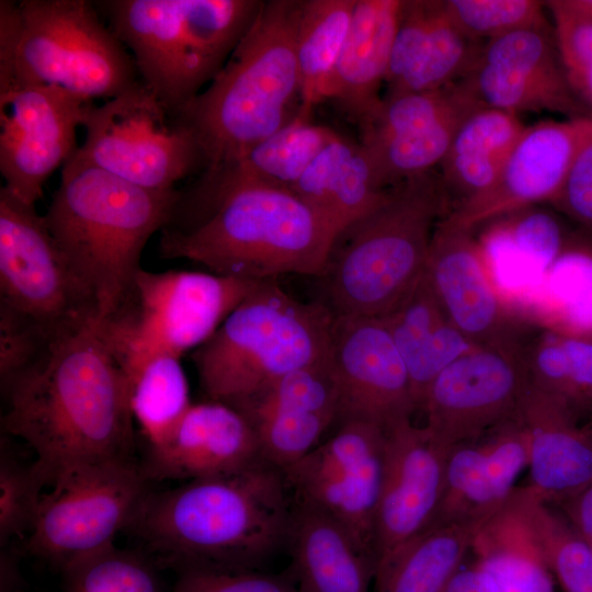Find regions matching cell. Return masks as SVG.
Listing matches in <instances>:
<instances>
[{
	"label": "cell",
	"mask_w": 592,
	"mask_h": 592,
	"mask_svg": "<svg viewBox=\"0 0 592 592\" xmlns=\"http://www.w3.org/2000/svg\"><path fill=\"white\" fill-rule=\"evenodd\" d=\"M98 320L58 341L38 364L1 388L2 428L32 448L43 490L81 466L133 462L128 385Z\"/></svg>",
	"instance_id": "1"
},
{
	"label": "cell",
	"mask_w": 592,
	"mask_h": 592,
	"mask_svg": "<svg viewBox=\"0 0 592 592\" xmlns=\"http://www.w3.org/2000/svg\"><path fill=\"white\" fill-rule=\"evenodd\" d=\"M160 234L163 259L251 281L289 273L320 277L338 235L289 190L208 171L179 190Z\"/></svg>",
	"instance_id": "2"
},
{
	"label": "cell",
	"mask_w": 592,
	"mask_h": 592,
	"mask_svg": "<svg viewBox=\"0 0 592 592\" xmlns=\"http://www.w3.org/2000/svg\"><path fill=\"white\" fill-rule=\"evenodd\" d=\"M287 490L283 471L262 460L235 474L149 489L125 531L159 569L259 570L286 546Z\"/></svg>",
	"instance_id": "3"
},
{
	"label": "cell",
	"mask_w": 592,
	"mask_h": 592,
	"mask_svg": "<svg viewBox=\"0 0 592 592\" xmlns=\"http://www.w3.org/2000/svg\"><path fill=\"white\" fill-rule=\"evenodd\" d=\"M299 3L262 1L220 72L174 117L195 138L203 171L232 163L297 114Z\"/></svg>",
	"instance_id": "4"
},
{
	"label": "cell",
	"mask_w": 592,
	"mask_h": 592,
	"mask_svg": "<svg viewBox=\"0 0 592 592\" xmlns=\"http://www.w3.org/2000/svg\"><path fill=\"white\" fill-rule=\"evenodd\" d=\"M179 190L144 189L73 152L44 215L70 265L93 295L99 320L133 287L150 237L168 223Z\"/></svg>",
	"instance_id": "5"
},
{
	"label": "cell",
	"mask_w": 592,
	"mask_h": 592,
	"mask_svg": "<svg viewBox=\"0 0 592 592\" xmlns=\"http://www.w3.org/2000/svg\"><path fill=\"white\" fill-rule=\"evenodd\" d=\"M448 206L440 174L429 171L386 197L334 238L319 277L335 316L384 317L424 274L431 240Z\"/></svg>",
	"instance_id": "6"
},
{
	"label": "cell",
	"mask_w": 592,
	"mask_h": 592,
	"mask_svg": "<svg viewBox=\"0 0 592 592\" xmlns=\"http://www.w3.org/2000/svg\"><path fill=\"white\" fill-rule=\"evenodd\" d=\"M139 82L132 55L94 2L0 1V91L46 86L92 102Z\"/></svg>",
	"instance_id": "7"
},
{
	"label": "cell",
	"mask_w": 592,
	"mask_h": 592,
	"mask_svg": "<svg viewBox=\"0 0 592 592\" xmlns=\"http://www.w3.org/2000/svg\"><path fill=\"white\" fill-rule=\"evenodd\" d=\"M132 55L139 80L177 117L224 68L258 0L95 1Z\"/></svg>",
	"instance_id": "8"
},
{
	"label": "cell",
	"mask_w": 592,
	"mask_h": 592,
	"mask_svg": "<svg viewBox=\"0 0 592 592\" xmlns=\"http://www.w3.org/2000/svg\"><path fill=\"white\" fill-rule=\"evenodd\" d=\"M333 319L323 303L293 298L276 278L260 281L192 353L203 392L236 408L281 376L326 358Z\"/></svg>",
	"instance_id": "9"
},
{
	"label": "cell",
	"mask_w": 592,
	"mask_h": 592,
	"mask_svg": "<svg viewBox=\"0 0 592 592\" xmlns=\"http://www.w3.org/2000/svg\"><path fill=\"white\" fill-rule=\"evenodd\" d=\"M260 281L141 269L99 330L124 373L159 354L182 357L207 342Z\"/></svg>",
	"instance_id": "10"
},
{
	"label": "cell",
	"mask_w": 592,
	"mask_h": 592,
	"mask_svg": "<svg viewBox=\"0 0 592 592\" xmlns=\"http://www.w3.org/2000/svg\"><path fill=\"white\" fill-rule=\"evenodd\" d=\"M0 311L56 343L99 319L98 304L54 239L45 216L0 189Z\"/></svg>",
	"instance_id": "11"
},
{
	"label": "cell",
	"mask_w": 592,
	"mask_h": 592,
	"mask_svg": "<svg viewBox=\"0 0 592 592\" xmlns=\"http://www.w3.org/2000/svg\"><path fill=\"white\" fill-rule=\"evenodd\" d=\"M149 480L134 462L81 466L55 479L41 494L25 549L62 572L114 546Z\"/></svg>",
	"instance_id": "12"
},
{
	"label": "cell",
	"mask_w": 592,
	"mask_h": 592,
	"mask_svg": "<svg viewBox=\"0 0 592 592\" xmlns=\"http://www.w3.org/2000/svg\"><path fill=\"white\" fill-rule=\"evenodd\" d=\"M83 143L75 153L129 183L174 191L179 181L204 169L198 145L140 81L130 90L86 106Z\"/></svg>",
	"instance_id": "13"
},
{
	"label": "cell",
	"mask_w": 592,
	"mask_h": 592,
	"mask_svg": "<svg viewBox=\"0 0 592 592\" xmlns=\"http://www.w3.org/2000/svg\"><path fill=\"white\" fill-rule=\"evenodd\" d=\"M385 455L384 429L363 420H345L329 439L283 470L295 500L338 521L374 560V522Z\"/></svg>",
	"instance_id": "14"
},
{
	"label": "cell",
	"mask_w": 592,
	"mask_h": 592,
	"mask_svg": "<svg viewBox=\"0 0 592 592\" xmlns=\"http://www.w3.org/2000/svg\"><path fill=\"white\" fill-rule=\"evenodd\" d=\"M527 390L519 351L478 348L434 378L419 411L430 432L452 447L520 418Z\"/></svg>",
	"instance_id": "15"
},
{
	"label": "cell",
	"mask_w": 592,
	"mask_h": 592,
	"mask_svg": "<svg viewBox=\"0 0 592 592\" xmlns=\"http://www.w3.org/2000/svg\"><path fill=\"white\" fill-rule=\"evenodd\" d=\"M88 103L55 87L0 91V172L8 191L35 205L47 178L78 148Z\"/></svg>",
	"instance_id": "16"
},
{
	"label": "cell",
	"mask_w": 592,
	"mask_h": 592,
	"mask_svg": "<svg viewBox=\"0 0 592 592\" xmlns=\"http://www.w3.org/2000/svg\"><path fill=\"white\" fill-rule=\"evenodd\" d=\"M329 358L339 423L363 420L387 431L418 411L407 367L383 318L334 315Z\"/></svg>",
	"instance_id": "17"
},
{
	"label": "cell",
	"mask_w": 592,
	"mask_h": 592,
	"mask_svg": "<svg viewBox=\"0 0 592 592\" xmlns=\"http://www.w3.org/2000/svg\"><path fill=\"white\" fill-rule=\"evenodd\" d=\"M424 275L449 322L476 348L517 351L534 326L498 295L473 231L444 217L434 230Z\"/></svg>",
	"instance_id": "18"
},
{
	"label": "cell",
	"mask_w": 592,
	"mask_h": 592,
	"mask_svg": "<svg viewBox=\"0 0 592 592\" xmlns=\"http://www.w3.org/2000/svg\"><path fill=\"white\" fill-rule=\"evenodd\" d=\"M449 448L412 420L386 431L385 468L374 522L376 570L432 522L443 496Z\"/></svg>",
	"instance_id": "19"
},
{
	"label": "cell",
	"mask_w": 592,
	"mask_h": 592,
	"mask_svg": "<svg viewBox=\"0 0 592 592\" xmlns=\"http://www.w3.org/2000/svg\"><path fill=\"white\" fill-rule=\"evenodd\" d=\"M591 143L592 115L526 126L494 184L444 218L473 231L492 219L550 203Z\"/></svg>",
	"instance_id": "20"
},
{
	"label": "cell",
	"mask_w": 592,
	"mask_h": 592,
	"mask_svg": "<svg viewBox=\"0 0 592 592\" xmlns=\"http://www.w3.org/2000/svg\"><path fill=\"white\" fill-rule=\"evenodd\" d=\"M255 433L236 408L192 402L171 433L150 446L143 471L149 481L213 478L262 462Z\"/></svg>",
	"instance_id": "21"
},
{
	"label": "cell",
	"mask_w": 592,
	"mask_h": 592,
	"mask_svg": "<svg viewBox=\"0 0 592 592\" xmlns=\"http://www.w3.org/2000/svg\"><path fill=\"white\" fill-rule=\"evenodd\" d=\"M527 465L528 435L521 417L452 446L443 496L429 526L490 519L512 496Z\"/></svg>",
	"instance_id": "22"
},
{
	"label": "cell",
	"mask_w": 592,
	"mask_h": 592,
	"mask_svg": "<svg viewBox=\"0 0 592 592\" xmlns=\"http://www.w3.org/2000/svg\"><path fill=\"white\" fill-rule=\"evenodd\" d=\"M286 546L299 592H369L376 565L338 521L295 500Z\"/></svg>",
	"instance_id": "23"
},
{
	"label": "cell",
	"mask_w": 592,
	"mask_h": 592,
	"mask_svg": "<svg viewBox=\"0 0 592 592\" xmlns=\"http://www.w3.org/2000/svg\"><path fill=\"white\" fill-rule=\"evenodd\" d=\"M401 0H356L351 27L328 83L334 101L360 128L382 102Z\"/></svg>",
	"instance_id": "24"
},
{
	"label": "cell",
	"mask_w": 592,
	"mask_h": 592,
	"mask_svg": "<svg viewBox=\"0 0 592 592\" xmlns=\"http://www.w3.org/2000/svg\"><path fill=\"white\" fill-rule=\"evenodd\" d=\"M521 418L528 435L533 494L551 504L592 481V426H582L556 406L527 390Z\"/></svg>",
	"instance_id": "25"
},
{
	"label": "cell",
	"mask_w": 592,
	"mask_h": 592,
	"mask_svg": "<svg viewBox=\"0 0 592 592\" xmlns=\"http://www.w3.org/2000/svg\"><path fill=\"white\" fill-rule=\"evenodd\" d=\"M525 128L519 115L485 105L462 122L440 164L447 214L494 184Z\"/></svg>",
	"instance_id": "26"
},
{
	"label": "cell",
	"mask_w": 592,
	"mask_h": 592,
	"mask_svg": "<svg viewBox=\"0 0 592 592\" xmlns=\"http://www.w3.org/2000/svg\"><path fill=\"white\" fill-rule=\"evenodd\" d=\"M380 318L405 362L418 411L434 378L452 362L478 349L449 322L424 274L412 292Z\"/></svg>",
	"instance_id": "27"
},
{
	"label": "cell",
	"mask_w": 592,
	"mask_h": 592,
	"mask_svg": "<svg viewBox=\"0 0 592 592\" xmlns=\"http://www.w3.org/2000/svg\"><path fill=\"white\" fill-rule=\"evenodd\" d=\"M523 95L542 98L567 118L590 116L592 107L574 91L549 24L514 31L483 43L478 59Z\"/></svg>",
	"instance_id": "28"
},
{
	"label": "cell",
	"mask_w": 592,
	"mask_h": 592,
	"mask_svg": "<svg viewBox=\"0 0 592 592\" xmlns=\"http://www.w3.org/2000/svg\"><path fill=\"white\" fill-rule=\"evenodd\" d=\"M361 145L338 136L315 159L292 192L339 234L387 195Z\"/></svg>",
	"instance_id": "29"
},
{
	"label": "cell",
	"mask_w": 592,
	"mask_h": 592,
	"mask_svg": "<svg viewBox=\"0 0 592 592\" xmlns=\"http://www.w3.org/2000/svg\"><path fill=\"white\" fill-rule=\"evenodd\" d=\"M470 550L498 592H555L554 576L516 488L478 531Z\"/></svg>",
	"instance_id": "30"
},
{
	"label": "cell",
	"mask_w": 592,
	"mask_h": 592,
	"mask_svg": "<svg viewBox=\"0 0 592 592\" xmlns=\"http://www.w3.org/2000/svg\"><path fill=\"white\" fill-rule=\"evenodd\" d=\"M519 352L532 391L578 424L592 415V339L536 325Z\"/></svg>",
	"instance_id": "31"
},
{
	"label": "cell",
	"mask_w": 592,
	"mask_h": 592,
	"mask_svg": "<svg viewBox=\"0 0 592 592\" xmlns=\"http://www.w3.org/2000/svg\"><path fill=\"white\" fill-rule=\"evenodd\" d=\"M490 221L481 238L497 272L508 282L540 289L573 232L559 216L534 206Z\"/></svg>",
	"instance_id": "32"
},
{
	"label": "cell",
	"mask_w": 592,
	"mask_h": 592,
	"mask_svg": "<svg viewBox=\"0 0 592 592\" xmlns=\"http://www.w3.org/2000/svg\"><path fill=\"white\" fill-rule=\"evenodd\" d=\"M488 520L426 527L376 570V592H443Z\"/></svg>",
	"instance_id": "33"
},
{
	"label": "cell",
	"mask_w": 592,
	"mask_h": 592,
	"mask_svg": "<svg viewBox=\"0 0 592 592\" xmlns=\"http://www.w3.org/2000/svg\"><path fill=\"white\" fill-rule=\"evenodd\" d=\"M544 328L592 339V236L571 235L549 267L530 315Z\"/></svg>",
	"instance_id": "34"
},
{
	"label": "cell",
	"mask_w": 592,
	"mask_h": 592,
	"mask_svg": "<svg viewBox=\"0 0 592 592\" xmlns=\"http://www.w3.org/2000/svg\"><path fill=\"white\" fill-rule=\"evenodd\" d=\"M356 0H300L296 57L300 80L298 112L311 116L346 41Z\"/></svg>",
	"instance_id": "35"
},
{
	"label": "cell",
	"mask_w": 592,
	"mask_h": 592,
	"mask_svg": "<svg viewBox=\"0 0 592 592\" xmlns=\"http://www.w3.org/2000/svg\"><path fill=\"white\" fill-rule=\"evenodd\" d=\"M338 136L330 127L311 123L310 116L297 112L289 123L252 146L236 161L208 172L292 191Z\"/></svg>",
	"instance_id": "36"
},
{
	"label": "cell",
	"mask_w": 592,
	"mask_h": 592,
	"mask_svg": "<svg viewBox=\"0 0 592 592\" xmlns=\"http://www.w3.org/2000/svg\"><path fill=\"white\" fill-rule=\"evenodd\" d=\"M124 375L134 421L149 447L158 445L192 403L181 358L159 354Z\"/></svg>",
	"instance_id": "37"
},
{
	"label": "cell",
	"mask_w": 592,
	"mask_h": 592,
	"mask_svg": "<svg viewBox=\"0 0 592 592\" xmlns=\"http://www.w3.org/2000/svg\"><path fill=\"white\" fill-rule=\"evenodd\" d=\"M483 104L464 80L443 88L382 98L379 106L361 127L363 146H374L409 135L459 111Z\"/></svg>",
	"instance_id": "38"
},
{
	"label": "cell",
	"mask_w": 592,
	"mask_h": 592,
	"mask_svg": "<svg viewBox=\"0 0 592 592\" xmlns=\"http://www.w3.org/2000/svg\"><path fill=\"white\" fill-rule=\"evenodd\" d=\"M483 43L464 35L448 19L444 1L411 70L383 98L443 88L466 78L477 64Z\"/></svg>",
	"instance_id": "39"
},
{
	"label": "cell",
	"mask_w": 592,
	"mask_h": 592,
	"mask_svg": "<svg viewBox=\"0 0 592 592\" xmlns=\"http://www.w3.org/2000/svg\"><path fill=\"white\" fill-rule=\"evenodd\" d=\"M236 409L247 418L323 415L338 422L339 391L329 355L281 376Z\"/></svg>",
	"instance_id": "40"
},
{
	"label": "cell",
	"mask_w": 592,
	"mask_h": 592,
	"mask_svg": "<svg viewBox=\"0 0 592 592\" xmlns=\"http://www.w3.org/2000/svg\"><path fill=\"white\" fill-rule=\"evenodd\" d=\"M550 571L565 592H592V547L550 504L526 487L516 488Z\"/></svg>",
	"instance_id": "41"
},
{
	"label": "cell",
	"mask_w": 592,
	"mask_h": 592,
	"mask_svg": "<svg viewBox=\"0 0 592 592\" xmlns=\"http://www.w3.org/2000/svg\"><path fill=\"white\" fill-rule=\"evenodd\" d=\"M158 569L146 554L113 546L66 570L61 592H167Z\"/></svg>",
	"instance_id": "42"
},
{
	"label": "cell",
	"mask_w": 592,
	"mask_h": 592,
	"mask_svg": "<svg viewBox=\"0 0 592 592\" xmlns=\"http://www.w3.org/2000/svg\"><path fill=\"white\" fill-rule=\"evenodd\" d=\"M544 7L535 0H444L451 22L468 38L481 43L548 24Z\"/></svg>",
	"instance_id": "43"
},
{
	"label": "cell",
	"mask_w": 592,
	"mask_h": 592,
	"mask_svg": "<svg viewBox=\"0 0 592 592\" xmlns=\"http://www.w3.org/2000/svg\"><path fill=\"white\" fill-rule=\"evenodd\" d=\"M33 465H23L7 453L0 462V543L8 546L30 534L43 492Z\"/></svg>",
	"instance_id": "44"
},
{
	"label": "cell",
	"mask_w": 592,
	"mask_h": 592,
	"mask_svg": "<svg viewBox=\"0 0 592 592\" xmlns=\"http://www.w3.org/2000/svg\"><path fill=\"white\" fill-rule=\"evenodd\" d=\"M557 47L571 86L592 107V22L572 16L550 5Z\"/></svg>",
	"instance_id": "45"
},
{
	"label": "cell",
	"mask_w": 592,
	"mask_h": 592,
	"mask_svg": "<svg viewBox=\"0 0 592 592\" xmlns=\"http://www.w3.org/2000/svg\"><path fill=\"white\" fill-rule=\"evenodd\" d=\"M439 7L440 1L436 0L401 1L385 80L386 90L397 84L414 66L429 37Z\"/></svg>",
	"instance_id": "46"
},
{
	"label": "cell",
	"mask_w": 592,
	"mask_h": 592,
	"mask_svg": "<svg viewBox=\"0 0 592 592\" xmlns=\"http://www.w3.org/2000/svg\"><path fill=\"white\" fill-rule=\"evenodd\" d=\"M171 592H299L291 574L259 570H190L178 573Z\"/></svg>",
	"instance_id": "47"
},
{
	"label": "cell",
	"mask_w": 592,
	"mask_h": 592,
	"mask_svg": "<svg viewBox=\"0 0 592 592\" xmlns=\"http://www.w3.org/2000/svg\"><path fill=\"white\" fill-rule=\"evenodd\" d=\"M549 204L592 236V143L579 153Z\"/></svg>",
	"instance_id": "48"
},
{
	"label": "cell",
	"mask_w": 592,
	"mask_h": 592,
	"mask_svg": "<svg viewBox=\"0 0 592 592\" xmlns=\"http://www.w3.org/2000/svg\"><path fill=\"white\" fill-rule=\"evenodd\" d=\"M556 505L570 526L592 547V481Z\"/></svg>",
	"instance_id": "49"
},
{
	"label": "cell",
	"mask_w": 592,
	"mask_h": 592,
	"mask_svg": "<svg viewBox=\"0 0 592 592\" xmlns=\"http://www.w3.org/2000/svg\"><path fill=\"white\" fill-rule=\"evenodd\" d=\"M443 592H498V590L492 579L474 565L467 569H459Z\"/></svg>",
	"instance_id": "50"
},
{
	"label": "cell",
	"mask_w": 592,
	"mask_h": 592,
	"mask_svg": "<svg viewBox=\"0 0 592 592\" xmlns=\"http://www.w3.org/2000/svg\"><path fill=\"white\" fill-rule=\"evenodd\" d=\"M22 577L12 550L1 551V592H23Z\"/></svg>",
	"instance_id": "51"
},
{
	"label": "cell",
	"mask_w": 592,
	"mask_h": 592,
	"mask_svg": "<svg viewBox=\"0 0 592 592\" xmlns=\"http://www.w3.org/2000/svg\"><path fill=\"white\" fill-rule=\"evenodd\" d=\"M547 2L565 13L592 22V0H553Z\"/></svg>",
	"instance_id": "52"
}]
</instances>
